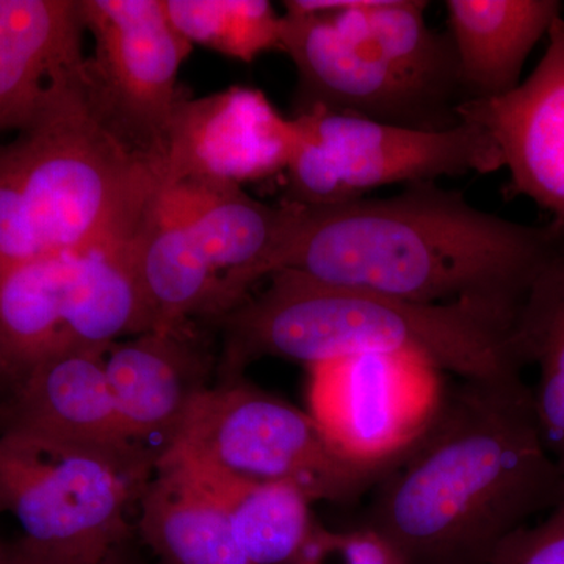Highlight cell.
<instances>
[{"label":"cell","instance_id":"obj_1","mask_svg":"<svg viewBox=\"0 0 564 564\" xmlns=\"http://www.w3.org/2000/svg\"><path fill=\"white\" fill-rule=\"evenodd\" d=\"M563 252L562 221L522 225L421 182L389 198L299 206L276 272L403 302L463 306L514 328L534 282Z\"/></svg>","mask_w":564,"mask_h":564},{"label":"cell","instance_id":"obj_2","mask_svg":"<svg viewBox=\"0 0 564 564\" xmlns=\"http://www.w3.org/2000/svg\"><path fill=\"white\" fill-rule=\"evenodd\" d=\"M564 499L532 388L521 378L467 381L373 485L361 529L399 564H488L507 538Z\"/></svg>","mask_w":564,"mask_h":564},{"label":"cell","instance_id":"obj_3","mask_svg":"<svg viewBox=\"0 0 564 564\" xmlns=\"http://www.w3.org/2000/svg\"><path fill=\"white\" fill-rule=\"evenodd\" d=\"M217 380L243 377L251 362L315 364L359 355L413 352L467 381L521 378L514 328L463 306L419 304L322 284L281 270L218 322Z\"/></svg>","mask_w":564,"mask_h":564},{"label":"cell","instance_id":"obj_4","mask_svg":"<svg viewBox=\"0 0 564 564\" xmlns=\"http://www.w3.org/2000/svg\"><path fill=\"white\" fill-rule=\"evenodd\" d=\"M281 51L299 76L295 113L325 109L419 129L462 124L466 96L447 32L421 0H289Z\"/></svg>","mask_w":564,"mask_h":564},{"label":"cell","instance_id":"obj_5","mask_svg":"<svg viewBox=\"0 0 564 564\" xmlns=\"http://www.w3.org/2000/svg\"><path fill=\"white\" fill-rule=\"evenodd\" d=\"M162 185L96 117L84 80L0 147V269L132 240Z\"/></svg>","mask_w":564,"mask_h":564},{"label":"cell","instance_id":"obj_6","mask_svg":"<svg viewBox=\"0 0 564 564\" xmlns=\"http://www.w3.org/2000/svg\"><path fill=\"white\" fill-rule=\"evenodd\" d=\"M154 467L0 433V513L17 519V544L41 564H107L133 536L126 514Z\"/></svg>","mask_w":564,"mask_h":564},{"label":"cell","instance_id":"obj_7","mask_svg":"<svg viewBox=\"0 0 564 564\" xmlns=\"http://www.w3.org/2000/svg\"><path fill=\"white\" fill-rule=\"evenodd\" d=\"M151 328L133 239L0 269V378L11 386L63 345L107 351Z\"/></svg>","mask_w":564,"mask_h":564},{"label":"cell","instance_id":"obj_8","mask_svg":"<svg viewBox=\"0 0 564 564\" xmlns=\"http://www.w3.org/2000/svg\"><path fill=\"white\" fill-rule=\"evenodd\" d=\"M293 120L296 147L284 172V203L296 206H334L386 185L502 169L492 137L470 121L430 132L325 109Z\"/></svg>","mask_w":564,"mask_h":564},{"label":"cell","instance_id":"obj_9","mask_svg":"<svg viewBox=\"0 0 564 564\" xmlns=\"http://www.w3.org/2000/svg\"><path fill=\"white\" fill-rule=\"evenodd\" d=\"M166 451L250 480L293 485L311 502H351L384 475L348 462L310 411L243 377L209 386Z\"/></svg>","mask_w":564,"mask_h":564},{"label":"cell","instance_id":"obj_10","mask_svg":"<svg viewBox=\"0 0 564 564\" xmlns=\"http://www.w3.org/2000/svg\"><path fill=\"white\" fill-rule=\"evenodd\" d=\"M95 54L85 91L99 121L129 150L161 169L187 96L177 87L192 44L173 28L163 0H79Z\"/></svg>","mask_w":564,"mask_h":564},{"label":"cell","instance_id":"obj_11","mask_svg":"<svg viewBox=\"0 0 564 564\" xmlns=\"http://www.w3.org/2000/svg\"><path fill=\"white\" fill-rule=\"evenodd\" d=\"M310 369V414L337 452L386 474L436 421L447 389L443 370L413 352L359 355Z\"/></svg>","mask_w":564,"mask_h":564},{"label":"cell","instance_id":"obj_12","mask_svg":"<svg viewBox=\"0 0 564 564\" xmlns=\"http://www.w3.org/2000/svg\"><path fill=\"white\" fill-rule=\"evenodd\" d=\"M296 147V122L262 91L231 87L185 98L162 162L163 184L209 180L242 185L284 173Z\"/></svg>","mask_w":564,"mask_h":564},{"label":"cell","instance_id":"obj_13","mask_svg":"<svg viewBox=\"0 0 564 564\" xmlns=\"http://www.w3.org/2000/svg\"><path fill=\"white\" fill-rule=\"evenodd\" d=\"M106 350L63 345L13 386L0 433L58 447L158 462L126 432L106 373Z\"/></svg>","mask_w":564,"mask_h":564},{"label":"cell","instance_id":"obj_14","mask_svg":"<svg viewBox=\"0 0 564 564\" xmlns=\"http://www.w3.org/2000/svg\"><path fill=\"white\" fill-rule=\"evenodd\" d=\"M158 206L220 273L226 314L247 299L252 284L276 272L299 217L296 204L272 206L242 185L209 180L163 184Z\"/></svg>","mask_w":564,"mask_h":564},{"label":"cell","instance_id":"obj_15","mask_svg":"<svg viewBox=\"0 0 564 564\" xmlns=\"http://www.w3.org/2000/svg\"><path fill=\"white\" fill-rule=\"evenodd\" d=\"M547 47L516 90L466 102L463 121L481 126L510 173L511 195H522L564 223V18L547 33Z\"/></svg>","mask_w":564,"mask_h":564},{"label":"cell","instance_id":"obj_16","mask_svg":"<svg viewBox=\"0 0 564 564\" xmlns=\"http://www.w3.org/2000/svg\"><path fill=\"white\" fill-rule=\"evenodd\" d=\"M218 356L193 323L111 345L106 373L118 414L133 443L161 456L195 400L217 375Z\"/></svg>","mask_w":564,"mask_h":564},{"label":"cell","instance_id":"obj_17","mask_svg":"<svg viewBox=\"0 0 564 564\" xmlns=\"http://www.w3.org/2000/svg\"><path fill=\"white\" fill-rule=\"evenodd\" d=\"M79 0H0V133L28 131L85 80Z\"/></svg>","mask_w":564,"mask_h":564},{"label":"cell","instance_id":"obj_18","mask_svg":"<svg viewBox=\"0 0 564 564\" xmlns=\"http://www.w3.org/2000/svg\"><path fill=\"white\" fill-rule=\"evenodd\" d=\"M448 36L454 46L466 102L502 98L521 85L536 44L562 17L558 0H447Z\"/></svg>","mask_w":564,"mask_h":564},{"label":"cell","instance_id":"obj_19","mask_svg":"<svg viewBox=\"0 0 564 564\" xmlns=\"http://www.w3.org/2000/svg\"><path fill=\"white\" fill-rule=\"evenodd\" d=\"M137 503V534L158 564H251L225 508L177 456H159Z\"/></svg>","mask_w":564,"mask_h":564},{"label":"cell","instance_id":"obj_20","mask_svg":"<svg viewBox=\"0 0 564 564\" xmlns=\"http://www.w3.org/2000/svg\"><path fill=\"white\" fill-rule=\"evenodd\" d=\"M135 256L154 329H176L193 321L218 323L225 317L220 273L192 237L159 209L158 196L135 234Z\"/></svg>","mask_w":564,"mask_h":564},{"label":"cell","instance_id":"obj_21","mask_svg":"<svg viewBox=\"0 0 564 564\" xmlns=\"http://www.w3.org/2000/svg\"><path fill=\"white\" fill-rule=\"evenodd\" d=\"M177 456L225 508L251 564H295L315 525L310 499L293 485L258 481L226 473L177 451Z\"/></svg>","mask_w":564,"mask_h":564},{"label":"cell","instance_id":"obj_22","mask_svg":"<svg viewBox=\"0 0 564 564\" xmlns=\"http://www.w3.org/2000/svg\"><path fill=\"white\" fill-rule=\"evenodd\" d=\"M522 364L538 367L534 417L549 454L564 474V252L534 282L513 334Z\"/></svg>","mask_w":564,"mask_h":564},{"label":"cell","instance_id":"obj_23","mask_svg":"<svg viewBox=\"0 0 564 564\" xmlns=\"http://www.w3.org/2000/svg\"><path fill=\"white\" fill-rule=\"evenodd\" d=\"M163 7L192 46L245 63L281 51L282 17L267 0H163Z\"/></svg>","mask_w":564,"mask_h":564},{"label":"cell","instance_id":"obj_24","mask_svg":"<svg viewBox=\"0 0 564 564\" xmlns=\"http://www.w3.org/2000/svg\"><path fill=\"white\" fill-rule=\"evenodd\" d=\"M295 564H399L380 538L369 530L329 532L315 527Z\"/></svg>","mask_w":564,"mask_h":564},{"label":"cell","instance_id":"obj_25","mask_svg":"<svg viewBox=\"0 0 564 564\" xmlns=\"http://www.w3.org/2000/svg\"><path fill=\"white\" fill-rule=\"evenodd\" d=\"M488 564H564V499L543 522L507 538Z\"/></svg>","mask_w":564,"mask_h":564},{"label":"cell","instance_id":"obj_26","mask_svg":"<svg viewBox=\"0 0 564 564\" xmlns=\"http://www.w3.org/2000/svg\"><path fill=\"white\" fill-rule=\"evenodd\" d=\"M0 564H41L32 558L31 555L25 554L24 551L14 544H3L0 541Z\"/></svg>","mask_w":564,"mask_h":564},{"label":"cell","instance_id":"obj_27","mask_svg":"<svg viewBox=\"0 0 564 564\" xmlns=\"http://www.w3.org/2000/svg\"><path fill=\"white\" fill-rule=\"evenodd\" d=\"M107 564H147L143 558L137 554L135 545H133V536L129 538L124 544L115 551Z\"/></svg>","mask_w":564,"mask_h":564}]
</instances>
